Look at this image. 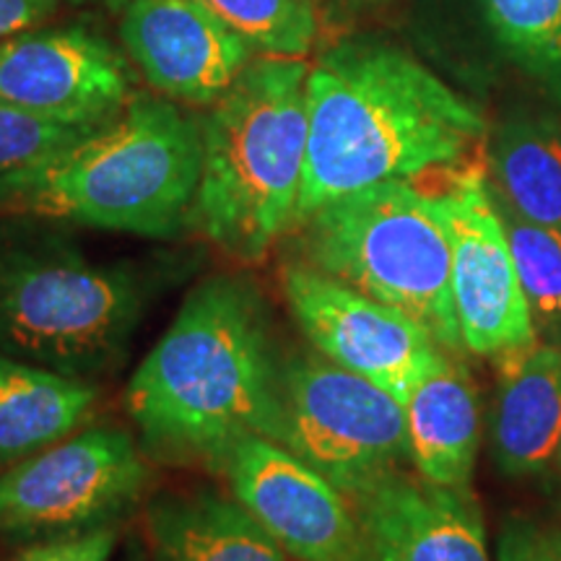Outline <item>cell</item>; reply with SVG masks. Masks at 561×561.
I'll return each instance as SVG.
<instances>
[{"mask_svg":"<svg viewBox=\"0 0 561 561\" xmlns=\"http://www.w3.org/2000/svg\"><path fill=\"white\" fill-rule=\"evenodd\" d=\"M280 445L351 496L409 458L405 405L320 351L280 364Z\"/></svg>","mask_w":561,"mask_h":561,"instance_id":"cell-7","label":"cell"},{"mask_svg":"<svg viewBox=\"0 0 561 561\" xmlns=\"http://www.w3.org/2000/svg\"><path fill=\"white\" fill-rule=\"evenodd\" d=\"M100 403L94 382L13 359L0 351V468L32 458L87 426Z\"/></svg>","mask_w":561,"mask_h":561,"instance_id":"cell-18","label":"cell"},{"mask_svg":"<svg viewBox=\"0 0 561 561\" xmlns=\"http://www.w3.org/2000/svg\"><path fill=\"white\" fill-rule=\"evenodd\" d=\"M9 219L0 227V351L83 382L121 369L161 273L89 261L55 221Z\"/></svg>","mask_w":561,"mask_h":561,"instance_id":"cell-4","label":"cell"},{"mask_svg":"<svg viewBox=\"0 0 561 561\" xmlns=\"http://www.w3.org/2000/svg\"><path fill=\"white\" fill-rule=\"evenodd\" d=\"M133 96L125 55L91 26H45L0 37V104L60 123L102 125Z\"/></svg>","mask_w":561,"mask_h":561,"instance_id":"cell-11","label":"cell"},{"mask_svg":"<svg viewBox=\"0 0 561 561\" xmlns=\"http://www.w3.org/2000/svg\"><path fill=\"white\" fill-rule=\"evenodd\" d=\"M380 3H385V0H320L322 11H364Z\"/></svg>","mask_w":561,"mask_h":561,"instance_id":"cell-27","label":"cell"},{"mask_svg":"<svg viewBox=\"0 0 561 561\" xmlns=\"http://www.w3.org/2000/svg\"><path fill=\"white\" fill-rule=\"evenodd\" d=\"M219 476L252 520L297 561H362L348 496L278 442L242 439Z\"/></svg>","mask_w":561,"mask_h":561,"instance_id":"cell-12","label":"cell"},{"mask_svg":"<svg viewBox=\"0 0 561 561\" xmlns=\"http://www.w3.org/2000/svg\"><path fill=\"white\" fill-rule=\"evenodd\" d=\"M507 240L528 297L530 312L543 320H561V229L520 219L512 210H500Z\"/></svg>","mask_w":561,"mask_h":561,"instance_id":"cell-22","label":"cell"},{"mask_svg":"<svg viewBox=\"0 0 561 561\" xmlns=\"http://www.w3.org/2000/svg\"><path fill=\"white\" fill-rule=\"evenodd\" d=\"M403 405L416 473L437 486L471 489L481 426L479 396L458 354L442 356Z\"/></svg>","mask_w":561,"mask_h":561,"instance_id":"cell-17","label":"cell"},{"mask_svg":"<svg viewBox=\"0 0 561 561\" xmlns=\"http://www.w3.org/2000/svg\"><path fill=\"white\" fill-rule=\"evenodd\" d=\"M289 234H297L301 263L405 312L450 354L466 351L437 195L403 180L380 182L325 203Z\"/></svg>","mask_w":561,"mask_h":561,"instance_id":"cell-6","label":"cell"},{"mask_svg":"<svg viewBox=\"0 0 561 561\" xmlns=\"http://www.w3.org/2000/svg\"><path fill=\"white\" fill-rule=\"evenodd\" d=\"M62 3H70V5H104V9H110V11H125V5H128L130 0H62Z\"/></svg>","mask_w":561,"mask_h":561,"instance_id":"cell-28","label":"cell"},{"mask_svg":"<svg viewBox=\"0 0 561 561\" xmlns=\"http://www.w3.org/2000/svg\"><path fill=\"white\" fill-rule=\"evenodd\" d=\"M117 546L115 525L45 538L19 551L16 561H110Z\"/></svg>","mask_w":561,"mask_h":561,"instance_id":"cell-24","label":"cell"},{"mask_svg":"<svg viewBox=\"0 0 561 561\" xmlns=\"http://www.w3.org/2000/svg\"><path fill=\"white\" fill-rule=\"evenodd\" d=\"M58 5L60 0H0V37L39 26Z\"/></svg>","mask_w":561,"mask_h":561,"instance_id":"cell-26","label":"cell"},{"mask_svg":"<svg viewBox=\"0 0 561 561\" xmlns=\"http://www.w3.org/2000/svg\"><path fill=\"white\" fill-rule=\"evenodd\" d=\"M144 536L153 561H297L234 496L216 489L151 496Z\"/></svg>","mask_w":561,"mask_h":561,"instance_id":"cell-15","label":"cell"},{"mask_svg":"<svg viewBox=\"0 0 561 561\" xmlns=\"http://www.w3.org/2000/svg\"><path fill=\"white\" fill-rule=\"evenodd\" d=\"M450 234L453 301L466 351L504 356L536 343L533 312L504 229L479 170H468L437 195Z\"/></svg>","mask_w":561,"mask_h":561,"instance_id":"cell-10","label":"cell"},{"mask_svg":"<svg viewBox=\"0 0 561 561\" xmlns=\"http://www.w3.org/2000/svg\"><path fill=\"white\" fill-rule=\"evenodd\" d=\"M297 227L341 195L460 164L486 136L483 112L401 47L351 37L310 66Z\"/></svg>","mask_w":561,"mask_h":561,"instance_id":"cell-2","label":"cell"},{"mask_svg":"<svg viewBox=\"0 0 561 561\" xmlns=\"http://www.w3.org/2000/svg\"><path fill=\"white\" fill-rule=\"evenodd\" d=\"M151 471L121 426H87L0 476V533L55 538L117 525L144 500Z\"/></svg>","mask_w":561,"mask_h":561,"instance_id":"cell-8","label":"cell"},{"mask_svg":"<svg viewBox=\"0 0 561 561\" xmlns=\"http://www.w3.org/2000/svg\"><path fill=\"white\" fill-rule=\"evenodd\" d=\"M203 123L157 91L62 151L0 174V216L172 240L195 229Z\"/></svg>","mask_w":561,"mask_h":561,"instance_id":"cell-3","label":"cell"},{"mask_svg":"<svg viewBox=\"0 0 561 561\" xmlns=\"http://www.w3.org/2000/svg\"><path fill=\"white\" fill-rule=\"evenodd\" d=\"M502 50L561 100V0H481Z\"/></svg>","mask_w":561,"mask_h":561,"instance_id":"cell-20","label":"cell"},{"mask_svg":"<svg viewBox=\"0 0 561 561\" xmlns=\"http://www.w3.org/2000/svg\"><path fill=\"white\" fill-rule=\"evenodd\" d=\"M362 561H491L471 489H447L403 468L348 496Z\"/></svg>","mask_w":561,"mask_h":561,"instance_id":"cell-14","label":"cell"},{"mask_svg":"<svg viewBox=\"0 0 561 561\" xmlns=\"http://www.w3.org/2000/svg\"><path fill=\"white\" fill-rule=\"evenodd\" d=\"M305 58L257 55L203 117L195 229L242 265L268 257L297 221L310 112Z\"/></svg>","mask_w":561,"mask_h":561,"instance_id":"cell-5","label":"cell"},{"mask_svg":"<svg viewBox=\"0 0 561 561\" xmlns=\"http://www.w3.org/2000/svg\"><path fill=\"white\" fill-rule=\"evenodd\" d=\"M491 170L504 210L561 229V125L512 117L496 133Z\"/></svg>","mask_w":561,"mask_h":561,"instance_id":"cell-19","label":"cell"},{"mask_svg":"<svg viewBox=\"0 0 561 561\" xmlns=\"http://www.w3.org/2000/svg\"><path fill=\"white\" fill-rule=\"evenodd\" d=\"M263 58H305L320 34V0H201Z\"/></svg>","mask_w":561,"mask_h":561,"instance_id":"cell-21","label":"cell"},{"mask_svg":"<svg viewBox=\"0 0 561 561\" xmlns=\"http://www.w3.org/2000/svg\"><path fill=\"white\" fill-rule=\"evenodd\" d=\"M559 460H561V447H559Z\"/></svg>","mask_w":561,"mask_h":561,"instance_id":"cell-29","label":"cell"},{"mask_svg":"<svg viewBox=\"0 0 561 561\" xmlns=\"http://www.w3.org/2000/svg\"><path fill=\"white\" fill-rule=\"evenodd\" d=\"M496 561H561V528L549 530L523 517L507 520Z\"/></svg>","mask_w":561,"mask_h":561,"instance_id":"cell-25","label":"cell"},{"mask_svg":"<svg viewBox=\"0 0 561 561\" xmlns=\"http://www.w3.org/2000/svg\"><path fill=\"white\" fill-rule=\"evenodd\" d=\"M273 314L255 280L214 273L187 294L125 390L151 458L221 473L248 437L280 445V364Z\"/></svg>","mask_w":561,"mask_h":561,"instance_id":"cell-1","label":"cell"},{"mask_svg":"<svg viewBox=\"0 0 561 561\" xmlns=\"http://www.w3.org/2000/svg\"><path fill=\"white\" fill-rule=\"evenodd\" d=\"M123 50L146 83L178 104L210 107L257 58L201 0H130L121 21Z\"/></svg>","mask_w":561,"mask_h":561,"instance_id":"cell-13","label":"cell"},{"mask_svg":"<svg viewBox=\"0 0 561 561\" xmlns=\"http://www.w3.org/2000/svg\"><path fill=\"white\" fill-rule=\"evenodd\" d=\"M96 128L100 125L60 123L0 104V174L37 164V161L47 159L55 151H62Z\"/></svg>","mask_w":561,"mask_h":561,"instance_id":"cell-23","label":"cell"},{"mask_svg":"<svg viewBox=\"0 0 561 561\" xmlns=\"http://www.w3.org/2000/svg\"><path fill=\"white\" fill-rule=\"evenodd\" d=\"M496 359L502 367L491 416L496 466L510 476L543 473L561 447V348L533 343Z\"/></svg>","mask_w":561,"mask_h":561,"instance_id":"cell-16","label":"cell"},{"mask_svg":"<svg viewBox=\"0 0 561 561\" xmlns=\"http://www.w3.org/2000/svg\"><path fill=\"white\" fill-rule=\"evenodd\" d=\"M280 291L314 351L380 385L401 403L450 354L405 312L301 261L280 268Z\"/></svg>","mask_w":561,"mask_h":561,"instance_id":"cell-9","label":"cell"}]
</instances>
